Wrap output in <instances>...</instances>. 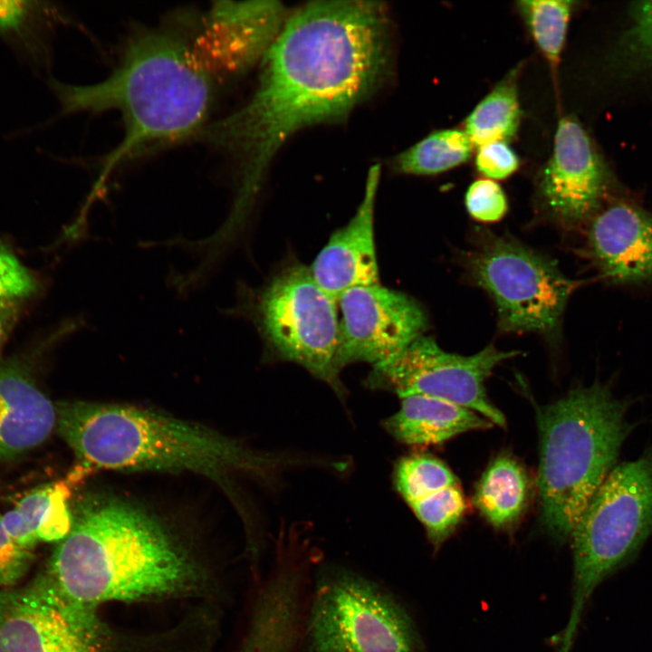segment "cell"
Returning a JSON list of instances; mask_svg holds the SVG:
<instances>
[{
  "label": "cell",
  "instance_id": "27",
  "mask_svg": "<svg viewBox=\"0 0 652 652\" xmlns=\"http://www.w3.org/2000/svg\"><path fill=\"white\" fill-rule=\"evenodd\" d=\"M465 205L470 216L480 223L500 221L507 213L506 195L497 181L479 177L473 181L465 195Z\"/></svg>",
  "mask_w": 652,
  "mask_h": 652
},
{
  "label": "cell",
  "instance_id": "11",
  "mask_svg": "<svg viewBox=\"0 0 652 652\" xmlns=\"http://www.w3.org/2000/svg\"><path fill=\"white\" fill-rule=\"evenodd\" d=\"M609 181L608 168L582 124L573 116L561 118L551 155L536 178L541 212L565 229L585 226L606 204Z\"/></svg>",
  "mask_w": 652,
  "mask_h": 652
},
{
  "label": "cell",
  "instance_id": "20",
  "mask_svg": "<svg viewBox=\"0 0 652 652\" xmlns=\"http://www.w3.org/2000/svg\"><path fill=\"white\" fill-rule=\"evenodd\" d=\"M494 426L473 409L425 395L401 398L399 409L384 422L393 437L411 446L442 444L460 434Z\"/></svg>",
  "mask_w": 652,
  "mask_h": 652
},
{
  "label": "cell",
  "instance_id": "25",
  "mask_svg": "<svg viewBox=\"0 0 652 652\" xmlns=\"http://www.w3.org/2000/svg\"><path fill=\"white\" fill-rule=\"evenodd\" d=\"M574 2L521 0L515 8L543 57L556 65L562 53Z\"/></svg>",
  "mask_w": 652,
  "mask_h": 652
},
{
  "label": "cell",
  "instance_id": "14",
  "mask_svg": "<svg viewBox=\"0 0 652 652\" xmlns=\"http://www.w3.org/2000/svg\"><path fill=\"white\" fill-rule=\"evenodd\" d=\"M288 15L276 1L218 2L193 44L213 76L242 72L263 59Z\"/></svg>",
  "mask_w": 652,
  "mask_h": 652
},
{
  "label": "cell",
  "instance_id": "8",
  "mask_svg": "<svg viewBox=\"0 0 652 652\" xmlns=\"http://www.w3.org/2000/svg\"><path fill=\"white\" fill-rule=\"evenodd\" d=\"M484 232L465 254V266L493 300L500 328L556 337L579 283L548 256L513 238Z\"/></svg>",
  "mask_w": 652,
  "mask_h": 652
},
{
  "label": "cell",
  "instance_id": "12",
  "mask_svg": "<svg viewBox=\"0 0 652 652\" xmlns=\"http://www.w3.org/2000/svg\"><path fill=\"white\" fill-rule=\"evenodd\" d=\"M335 364L339 372L351 363L372 366L397 355L427 329V316L411 296L379 283L343 292Z\"/></svg>",
  "mask_w": 652,
  "mask_h": 652
},
{
  "label": "cell",
  "instance_id": "10",
  "mask_svg": "<svg viewBox=\"0 0 652 652\" xmlns=\"http://www.w3.org/2000/svg\"><path fill=\"white\" fill-rule=\"evenodd\" d=\"M518 352L487 346L473 355L450 353L425 334L388 360L372 366L366 384L399 398L425 395L445 399L479 413L504 427V415L489 399L486 379L503 361Z\"/></svg>",
  "mask_w": 652,
  "mask_h": 652
},
{
  "label": "cell",
  "instance_id": "29",
  "mask_svg": "<svg viewBox=\"0 0 652 652\" xmlns=\"http://www.w3.org/2000/svg\"><path fill=\"white\" fill-rule=\"evenodd\" d=\"M33 551L18 545L8 534L0 513V588H12L25 576L34 561Z\"/></svg>",
  "mask_w": 652,
  "mask_h": 652
},
{
  "label": "cell",
  "instance_id": "2",
  "mask_svg": "<svg viewBox=\"0 0 652 652\" xmlns=\"http://www.w3.org/2000/svg\"><path fill=\"white\" fill-rule=\"evenodd\" d=\"M47 84L60 109L54 119L106 110L122 118V141L104 160L93 194L117 167L145 148L198 134L214 97L213 75L192 39L165 26L132 36L117 67L101 82L77 85L49 76Z\"/></svg>",
  "mask_w": 652,
  "mask_h": 652
},
{
  "label": "cell",
  "instance_id": "24",
  "mask_svg": "<svg viewBox=\"0 0 652 652\" xmlns=\"http://www.w3.org/2000/svg\"><path fill=\"white\" fill-rule=\"evenodd\" d=\"M474 150L475 147L463 129H441L399 153L393 166L400 174L438 175L466 163Z\"/></svg>",
  "mask_w": 652,
  "mask_h": 652
},
{
  "label": "cell",
  "instance_id": "9",
  "mask_svg": "<svg viewBox=\"0 0 652 652\" xmlns=\"http://www.w3.org/2000/svg\"><path fill=\"white\" fill-rule=\"evenodd\" d=\"M255 313L262 336L278 358L302 366L342 396L335 364L338 303L309 267L294 264L276 273L260 292Z\"/></svg>",
  "mask_w": 652,
  "mask_h": 652
},
{
  "label": "cell",
  "instance_id": "15",
  "mask_svg": "<svg viewBox=\"0 0 652 652\" xmlns=\"http://www.w3.org/2000/svg\"><path fill=\"white\" fill-rule=\"evenodd\" d=\"M585 227L587 255L604 280H652V215L630 203H606Z\"/></svg>",
  "mask_w": 652,
  "mask_h": 652
},
{
  "label": "cell",
  "instance_id": "5",
  "mask_svg": "<svg viewBox=\"0 0 652 652\" xmlns=\"http://www.w3.org/2000/svg\"><path fill=\"white\" fill-rule=\"evenodd\" d=\"M628 403L607 385L579 387L538 410V488L542 520L568 539L594 493L615 466L632 427Z\"/></svg>",
  "mask_w": 652,
  "mask_h": 652
},
{
  "label": "cell",
  "instance_id": "3",
  "mask_svg": "<svg viewBox=\"0 0 652 652\" xmlns=\"http://www.w3.org/2000/svg\"><path fill=\"white\" fill-rule=\"evenodd\" d=\"M69 533L55 547L45 576L79 610L187 592L199 570L187 550L154 515L128 501L79 499Z\"/></svg>",
  "mask_w": 652,
  "mask_h": 652
},
{
  "label": "cell",
  "instance_id": "19",
  "mask_svg": "<svg viewBox=\"0 0 652 652\" xmlns=\"http://www.w3.org/2000/svg\"><path fill=\"white\" fill-rule=\"evenodd\" d=\"M91 471L75 465L63 479L36 486L2 514L11 538L22 548L33 551L40 541L60 542L72 524L69 499L72 489Z\"/></svg>",
  "mask_w": 652,
  "mask_h": 652
},
{
  "label": "cell",
  "instance_id": "6",
  "mask_svg": "<svg viewBox=\"0 0 652 652\" xmlns=\"http://www.w3.org/2000/svg\"><path fill=\"white\" fill-rule=\"evenodd\" d=\"M299 652H425L410 614L388 589L354 569L317 564Z\"/></svg>",
  "mask_w": 652,
  "mask_h": 652
},
{
  "label": "cell",
  "instance_id": "17",
  "mask_svg": "<svg viewBox=\"0 0 652 652\" xmlns=\"http://www.w3.org/2000/svg\"><path fill=\"white\" fill-rule=\"evenodd\" d=\"M394 484L435 547L448 538L465 514L467 503L457 477L435 456L401 458L395 467Z\"/></svg>",
  "mask_w": 652,
  "mask_h": 652
},
{
  "label": "cell",
  "instance_id": "21",
  "mask_svg": "<svg viewBox=\"0 0 652 652\" xmlns=\"http://www.w3.org/2000/svg\"><path fill=\"white\" fill-rule=\"evenodd\" d=\"M67 23L53 2L0 0V40L36 74L49 73L55 31Z\"/></svg>",
  "mask_w": 652,
  "mask_h": 652
},
{
  "label": "cell",
  "instance_id": "28",
  "mask_svg": "<svg viewBox=\"0 0 652 652\" xmlns=\"http://www.w3.org/2000/svg\"><path fill=\"white\" fill-rule=\"evenodd\" d=\"M475 167L482 177L500 181L510 177L520 168V158L504 141H494L475 148Z\"/></svg>",
  "mask_w": 652,
  "mask_h": 652
},
{
  "label": "cell",
  "instance_id": "22",
  "mask_svg": "<svg viewBox=\"0 0 652 652\" xmlns=\"http://www.w3.org/2000/svg\"><path fill=\"white\" fill-rule=\"evenodd\" d=\"M523 63L513 67L473 108L463 124L475 149L494 141H511L517 134L522 108L519 78Z\"/></svg>",
  "mask_w": 652,
  "mask_h": 652
},
{
  "label": "cell",
  "instance_id": "16",
  "mask_svg": "<svg viewBox=\"0 0 652 652\" xmlns=\"http://www.w3.org/2000/svg\"><path fill=\"white\" fill-rule=\"evenodd\" d=\"M380 166L368 173L363 198L354 216L336 230L315 257L310 271L334 300L354 287L379 283L374 235V209Z\"/></svg>",
  "mask_w": 652,
  "mask_h": 652
},
{
  "label": "cell",
  "instance_id": "26",
  "mask_svg": "<svg viewBox=\"0 0 652 652\" xmlns=\"http://www.w3.org/2000/svg\"><path fill=\"white\" fill-rule=\"evenodd\" d=\"M38 289L33 272L11 249L0 244V355Z\"/></svg>",
  "mask_w": 652,
  "mask_h": 652
},
{
  "label": "cell",
  "instance_id": "7",
  "mask_svg": "<svg viewBox=\"0 0 652 652\" xmlns=\"http://www.w3.org/2000/svg\"><path fill=\"white\" fill-rule=\"evenodd\" d=\"M652 533V448L614 466L574 526V590L558 652H570L586 603L596 587Z\"/></svg>",
  "mask_w": 652,
  "mask_h": 652
},
{
  "label": "cell",
  "instance_id": "30",
  "mask_svg": "<svg viewBox=\"0 0 652 652\" xmlns=\"http://www.w3.org/2000/svg\"><path fill=\"white\" fill-rule=\"evenodd\" d=\"M631 14L630 40L641 53L652 61V1L637 3Z\"/></svg>",
  "mask_w": 652,
  "mask_h": 652
},
{
  "label": "cell",
  "instance_id": "18",
  "mask_svg": "<svg viewBox=\"0 0 652 652\" xmlns=\"http://www.w3.org/2000/svg\"><path fill=\"white\" fill-rule=\"evenodd\" d=\"M56 427V407L21 361L0 362V459L43 443Z\"/></svg>",
  "mask_w": 652,
  "mask_h": 652
},
{
  "label": "cell",
  "instance_id": "23",
  "mask_svg": "<svg viewBox=\"0 0 652 652\" xmlns=\"http://www.w3.org/2000/svg\"><path fill=\"white\" fill-rule=\"evenodd\" d=\"M529 484L523 466L512 456L499 455L487 466L475 494V503L494 527L514 523L523 513Z\"/></svg>",
  "mask_w": 652,
  "mask_h": 652
},
{
  "label": "cell",
  "instance_id": "4",
  "mask_svg": "<svg viewBox=\"0 0 652 652\" xmlns=\"http://www.w3.org/2000/svg\"><path fill=\"white\" fill-rule=\"evenodd\" d=\"M55 407L59 435L91 471L193 472L225 483L238 474L269 480L292 465L288 456L150 409L80 400Z\"/></svg>",
  "mask_w": 652,
  "mask_h": 652
},
{
  "label": "cell",
  "instance_id": "13",
  "mask_svg": "<svg viewBox=\"0 0 652 652\" xmlns=\"http://www.w3.org/2000/svg\"><path fill=\"white\" fill-rule=\"evenodd\" d=\"M94 611L69 606L47 577L0 588V652H98Z\"/></svg>",
  "mask_w": 652,
  "mask_h": 652
},
{
  "label": "cell",
  "instance_id": "1",
  "mask_svg": "<svg viewBox=\"0 0 652 652\" xmlns=\"http://www.w3.org/2000/svg\"><path fill=\"white\" fill-rule=\"evenodd\" d=\"M389 55L390 23L381 3L316 1L289 14L261 60L251 99L197 134L238 159L236 211L250 206L287 139L346 116L379 85Z\"/></svg>",
  "mask_w": 652,
  "mask_h": 652
}]
</instances>
